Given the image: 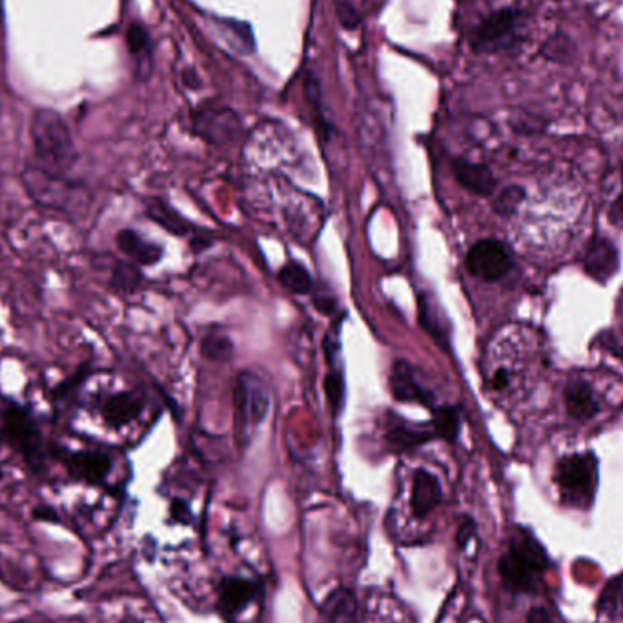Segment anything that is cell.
<instances>
[{"label": "cell", "instance_id": "cell-1", "mask_svg": "<svg viewBox=\"0 0 623 623\" xmlns=\"http://www.w3.org/2000/svg\"><path fill=\"white\" fill-rule=\"evenodd\" d=\"M30 132L37 164L53 174L70 175L79 154L61 115L48 108L37 110L31 119Z\"/></svg>", "mask_w": 623, "mask_h": 623}, {"label": "cell", "instance_id": "cell-2", "mask_svg": "<svg viewBox=\"0 0 623 623\" xmlns=\"http://www.w3.org/2000/svg\"><path fill=\"white\" fill-rule=\"evenodd\" d=\"M22 184L31 201L53 212L79 217L86 212L90 194L84 184L68 175L53 174L39 164H28L22 172Z\"/></svg>", "mask_w": 623, "mask_h": 623}, {"label": "cell", "instance_id": "cell-3", "mask_svg": "<svg viewBox=\"0 0 623 623\" xmlns=\"http://www.w3.org/2000/svg\"><path fill=\"white\" fill-rule=\"evenodd\" d=\"M0 443L19 454L33 472L46 467L48 450L41 427L31 410L17 401H8L0 409Z\"/></svg>", "mask_w": 623, "mask_h": 623}, {"label": "cell", "instance_id": "cell-4", "mask_svg": "<svg viewBox=\"0 0 623 623\" xmlns=\"http://www.w3.org/2000/svg\"><path fill=\"white\" fill-rule=\"evenodd\" d=\"M529 35L525 11L503 8L494 11L474 31L470 48L481 55H505L520 50Z\"/></svg>", "mask_w": 623, "mask_h": 623}, {"label": "cell", "instance_id": "cell-5", "mask_svg": "<svg viewBox=\"0 0 623 623\" xmlns=\"http://www.w3.org/2000/svg\"><path fill=\"white\" fill-rule=\"evenodd\" d=\"M545 558L540 545L527 532L512 536L509 549L501 556L500 574L512 591H529L543 571Z\"/></svg>", "mask_w": 623, "mask_h": 623}, {"label": "cell", "instance_id": "cell-6", "mask_svg": "<svg viewBox=\"0 0 623 623\" xmlns=\"http://www.w3.org/2000/svg\"><path fill=\"white\" fill-rule=\"evenodd\" d=\"M596 458L593 454H572L560 460L556 467V483L565 503L574 507H589L596 491Z\"/></svg>", "mask_w": 623, "mask_h": 623}, {"label": "cell", "instance_id": "cell-7", "mask_svg": "<svg viewBox=\"0 0 623 623\" xmlns=\"http://www.w3.org/2000/svg\"><path fill=\"white\" fill-rule=\"evenodd\" d=\"M234 396L239 430L243 436H248L246 432L256 429L257 425H261L265 421L268 409H270L268 385L257 376L256 372L243 370L237 376Z\"/></svg>", "mask_w": 623, "mask_h": 623}, {"label": "cell", "instance_id": "cell-8", "mask_svg": "<svg viewBox=\"0 0 623 623\" xmlns=\"http://www.w3.org/2000/svg\"><path fill=\"white\" fill-rule=\"evenodd\" d=\"M194 132L212 146L232 143L241 133L239 115L223 104L206 103L194 112Z\"/></svg>", "mask_w": 623, "mask_h": 623}, {"label": "cell", "instance_id": "cell-9", "mask_svg": "<svg viewBox=\"0 0 623 623\" xmlns=\"http://www.w3.org/2000/svg\"><path fill=\"white\" fill-rule=\"evenodd\" d=\"M465 265L472 276L480 277L487 283L500 281L512 270L511 252L498 239H481L470 246Z\"/></svg>", "mask_w": 623, "mask_h": 623}, {"label": "cell", "instance_id": "cell-10", "mask_svg": "<svg viewBox=\"0 0 623 623\" xmlns=\"http://www.w3.org/2000/svg\"><path fill=\"white\" fill-rule=\"evenodd\" d=\"M57 458L64 463L73 480L88 485H103L112 472V456L103 450L57 449Z\"/></svg>", "mask_w": 623, "mask_h": 623}, {"label": "cell", "instance_id": "cell-11", "mask_svg": "<svg viewBox=\"0 0 623 623\" xmlns=\"http://www.w3.org/2000/svg\"><path fill=\"white\" fill-rule=\"evenodd\" d=\"M263 594V583L243 576H226L217 585V607L221 614L234 620L250 603Z\"/></svg>", "mask_w": 623, "mask_h": 623}, {"label": "cell", "instance_id": "cell-12", "mask_svg": "<svg viewBox=\"0 0 623 623\" xmlns=\"http://www.w3.org/2000/svg\"><path fill=\"white\" fill-rule=\"evenodd\" d=\"M443 501L441 483L436 474L430 470L418 469L412 478V492H410V511L416 520H425L429 514L436 511Z\"/></svg>", "mask_w": 623, "mask_h": 623}, {"label": "cell", "instance_id": "cell-13", "mask_svg": "<svg viewBox=\"0 0 623 623\" xmlns=\"http://www.w3.org/2000/svg\"><path fill=\"white\" fill-rule=\"evenodd\" d=\"M620 256L616 246L605 237H593L583 254V268L598 283H607L618 272Z\"/></svg>", "mask_w": 623, "mask_h": 623}, {"label": "cell", "instance_id": "cell-14", "mask_svg": "<svg viewBox=\"0 0 623 623\" xmlns=\"http://www.w3.org/2000/svg\"><path fill=\"white\" fill-rule=\"evenodd\" d=\"M390 392H392V396L396 398V401H401V403H418V405H423V407H430L432 399H434L429 390L423 389L419 385L414 367L407 361H403V359L394 361V365H392Z\"/></svg>", "mask_w": 623, "mask_h": 623}, {"label": "cell", "instance_id": "cell-15", "mask_svg": "<svg viewBox=\"0 0 623 623\" xmlns=\"http://www.w3.org/2000/svg\"><path fill=\"white\" fill-rule=\"evenodd\" d=\"M452 174L456 181L470 194L478 197H491L496 192V177L489 166L480 163H472L463 157H456L450 161Z\"/></svg>", "mask_w": 623, "mask_h": 623}, {"label": "cell", "instance_id": "cell-16", "mask_svg": "<svg viewBox=\"0 0 623 623\" xmlns=\"http://www.w3.org/2000/svg\"><path fill=\"white\" fill-rule=\"evenodd\" d=\"M143 409V396H139L137 392L123 390V392H115L110 398L104 399L101 416H103L104 423L108 427L123 429L126 425H130L133 419L139 418Z\"/></svg>", "mask_w": 623, "mask_h": 623}, {"label": "cell", "instance_id": "cell-17", "mask_svg": "<svg viewBox=\"0 0 623 623\" xmlns=\"http://www.w3.org/2000/svg\"><path fill=\"white\" fill-rule=\"evenodd\" d=\"M115 243L124 256L139 266L157 265L164 256L163 246L146 241L143 235L132 228L119 230L115 235Z\"/></svg>", "mask_w": 623, "mask_h": 623}, {"label": "cell", "instance_id": "cell-18", "mask_svg": "<svg viewBox=\"0 0 623 623\" xmlns=\"http://www.w3.org/2000/svg\"><path fill=\"white\" fill-rule=\"evenodd\" d=\"M144 214H146L148 219H152L154 223L164 228L166 232H170V234L188 235L194 230L192 223H188L183 215L175 210L174 206L166 203L164 199H159V197L146 199Z\"/></svg>", "mask_w": 623, "mask_h": 623}, {"label": "cell", "instance_id": "cell-19", "mask_svg": "<svg viewBox=\"0 0 623 623\" xmlns=\"http://www.w3.org/2000/svg\"><path fill=\"white\" fill-rule=\"evenodd\" d=\"M325 623H358V602L347 587H339L327 596L321 607Z\"/></svg>", "mask_w": 623, "mask_h": 623}, {"label": "cell", "instance_id": "cell-20", "mask_svg": "<svg viewBox=\"0 0 623 623\" xmlns=\"http://www.w3.org/2000/svg\"><path fill=\"white\" fill-rule=\"evenodd\" d=\"M389 429L387 441H389L390 447L398 450V452H409V450L427 445L429 441L438 440L430 425L429 427H423V429H416V427H410L407 423L398 421Z\"/></svg>", "mask_w": 623, "mask_h": 623}, {"label": "cell", "instance_id": "cell-21", "mask_svg": "<svg viewBox=\"0 0 623 623\" xmlns=\"http://www.w3.org/2000/svg\"><path fill=\"white\" fill-rule=\"evenodd\" d=\"M565 407L572 418L580 419V421L594 418L598 412V403L594 399L593 390L583 381H574L571 385H567Z\"/></svg>", "mask_w": 623, "mask_h": 623}, {"label": "cell", "instance_id": "cell-22", "mask_svg": "<svg viewBox=\"0 0 623 623\" xmlns=\"http://www.w3.org/2000/svg\"><path fill=\"white\" fill-rule=\"evenodd\" d=\"M598 623H623V574L603 591L598 603Z\"/></svg>", "mask_w": 623, "mask_h": 623}, {"label": "cell", "instance_id": "cell-23", "mask_svg": "<svg viewBox=\"0 0 623 623\" xmlns=\"http://www.w3.org/2000/svg\"><path fill=\"white\" fill-rule=\"evenodd\" d=\"M143 268L133 261H115L110 276V286L119 294H133L143 285Z\"/></svg>", "mask_w": 623, "mask_h": 623}, {"label": "cell", "instance_id": "cell-24", "mask_svg": "<svg viewBox=\"0 0 623 623\" xmlns=\"http://www.w3.org/2000/svg\"><path fill=\"white\" fill-rule=\"evenodd\" d=\"M430 427L434 430L438 440L454 443L460 436L461 429V409L458 405H445L434 409Z\"/></svg>", "mask_w": 623, "mask_h": 623}, {"label": "cell", "instance_id": "cell-25", "mask_svg": "<svg viewBox=\"0 0 623 623\" xmlns=\"http://www.w3.org/2000/svg\"><path fill=\"white\" fill-rule=\"evenodd\" d=\"M277 279H279L281 286H285L288 292H292L296 296H308L312 292V286H314V279L310 276V272L299 263H286L279 270Z\"/></svg>", "mask_w": 623, "mask_h": 623}, {"label": "cell", "instance_id": "cell-26", "mask_svg": "<svg viewBox=\"0 0 623 623\" xmlns=\"http://www.w3.org/2000/svg\"><path fill=\"white\" fill-rule=\"evenodd\" d=\"M436 312H438V310H436V303H434L429 296L419 297V321H421V325L429 332L432 338L436 339V343H438L441 348L447 347L449 336H447V332H445V327L438 321Z\"/></svg>", "mask_w": 623, "mask_h": 623}, {"label": "cell", "instance_id": "cell-27", "mask_svg": "<svg viewBox=\"0 0 623 623\" xmlns=\"http://www.w3.org/2000/svg\"><path fill=\"white\" fill-rule=\"evenodd\" d=\"M201 352L206 359L215 361V363H223V361H228L234 356V343L223 332L214 330L203 339Z\"/></svg>", "mask_w": 623, "mask_h": 623}, {"label": "cell", "instance_id": "cell-28", "mask_svg": "<svg viewBox=\"0 0 623 623\" xmlns=\"http://www.w3.org/2000/svg\"><path fill=\"white\" fill-rule=\"evenodd\" d=\"M325 394H327L328 405L334 412V416H339V412L345 407V396H347L343 372H339L336 368L328 372L325 378Z\"/></svg>", "mask_w": 623, "mask_h": 623}, {"label": "cell", "instance_id": "cell-29", "mask_svg": "<svg viewBox=\"0 0 623 623\" xmlns=\"http://www.w3.org/2000/svg\"><path fill=\"white\" fill-rule=\"evenodd\" d=\"M128 50L137 61H150L152 57V39L141 24H132L126 31Z\"/></svg>", "mask_w": 623, "mask_h": 623}, {"label": "cell", "instance_id": "cell-30", "mask_svg": "<svg viewBox=\"0 0 623 623\" xmlns=\"http://www.w3.org/2000/svg\"><path fill=\"white\" fill-rule=\"evenodd\" d=\"M221 24H223V31L234 33V44L237 52L250 53L256 50V39H254V33L248 24L237 21H221Z\"/></svg>", "mask_w": 623, "mask_h": 623}, {"label": "cell", "instance_id": "cell-31", "mask_svg": "<svg viewBox=\"0 0 623 623\" xmlns=\"http://www.w3.org/2000/svg\"><path fill=\"white\" fill-rule=\"evenodd\" d=\"M523 199H525V192L521 190L520 186H509L500 195H496L492 208H494L496 214L509 217V215L514 214L518 210V206L523 203Z\"/></svg>", "mask_w": 623, "mask_h": 623}, {"label": "cell", "instance_id": "cell-32", "mask_svg": "<svg viewBox=\"0 0 623 623\" xmlns=\"http://www.w3.org/2000/svg\"><path fill=\"white\" fill-rule=\"evenodd\" d=\"M305 90H307L308 103L314 108L317 117V128L319 133L325 137H328V123L323 117V108H321V90H319V82L316 81L314 75H308L307 82H305Z\"/></svg>", "mask_w": 623, "mask_h": 623}, {"label": "cell", "instance_id": "cell-33", "mask_svg": "<svg viewBox=\"0 0 623 623\" xmlns=\"http://www.w3.org/2000/svg\"><path fill=\"white\" fill-rule=\"evenodd\" d=\"M88 376H90V368H79L73 376H70L68 379H64V381H61V383L55 387L53 396H55V399L70 398L73 392H77V390H79V387L82 385V381H84V379H88Z\"/></svg>", "mask_w": 623, "mask_h": 623}, {"label": "cell", "instance_id": "cell-34", "mask_svg": "<svg viewBox=\"0 0 623 623\" xmlns=\"http://www.w3.org/2000/svg\"><path fill=\"white\" fill-rule=\"evenodd\" d=\"M339 21L345 26V30H356L361 22V15H359L358 8L348 2V0H341L338 8Z\"/></svg>", "mask_w": 623, "mask_h": 623}, {"label": "cell", "instance_id": "cell-35", "mask_svg": "<svg viewBox=\"0 0 623 623\" xmlns=\"http://www.w3.org/2000/svg\"><path fill=\"white\" fill-rule=\"evenodd\" d=\"M474 534H476V523H474V520L463 518L460 527H458V532H456V543H458V547H460V549H465V547L469 545L470 540L474 538Z\"/></svg>", "mask_w": 623, "mask_h": 623}, {"label": "cell", "instance_id": "cell-36", "mask_svg": "<svg viewBox=\"0 0 623 623\" xmlns=\"http://www.w3.org/2000/svg\"><path fill=\"white\" fill-rule=\"evenodd\" d=\"M170 514H172V518H174L175 521L184 523V525L192 521V511H190L188 503L184 500L172 501V505H170Z\"/></svg>", "mask_w": 623, "mask_h": 623}, {"label": "cell", "instance_id": "cell-37", "mask_svg": "<svg viewBox=\"0 0 623 623\" xmlns=\"http://www.w3.org/2000/svg\"><path fill=\"white\" fill-rule=\"evenodd\" d=\"M314 307L323 314V316H332L338 310V299L334 296H316L314 297Z\"/></svg>", "mask_w": 623, "mask_h": 623}, {"label": "cell", "instance_id": "cell-38", "mask_svg": "<svg viewBox=\"0 0 623 623\" xmlns=\"http://www.w3.org/2000/svg\"><path fill=\"white\" fill-rule=\"evenodd\" d=\"M609 219L613 221L614 225L622 226L623 228V192L620 194V197L614 201L613 206H611Z\"/></svg>", "mask_w": 623, "mask_h": 623}, {"label": "cell", "instance_id": "cell-39", "mask_svg": "<svg viewBox=\"0 0 623 623\" xmlns=\"http://www.w3.org/2000/svg\"><path fill=\"white\" fill-rule=\"evenodd\" d=\"M33 516H35L37 520H48V521L59 520V516H57V512L53 511L52 507H37V509L33 511Z\"/></svg>", "mask_w": 623, "mask_h": 623}, {"label": "cell", "instance_id": "cell-40", "mask_svg": "<svg viewBox=\"0 0 623 623\" xmlns=\"http://www.w3.org/2000/svg\"><path fill=\"white\" fill-rule=\"evenodd\" d=\"M184 82L188 84V88H199V79H197V73L194 70H188L184 73Z\"/></svg>", "mask_w": 623, "mask_h": 623}, {"label": "cell", "instance_id": "cell-41", "mask_svg": "<svg viewBox=\"0 0 623 623\" xmlns=\"http://www.w3.org/2000/svg\"><path fill=\"white\" fill-rule=\"evenodd\" d=\"M203 237H195V241H192V248L195 252H201L206 246H210V241H201Z\"/></svg>", "mask_w": 623, "mask_h": 623}, {"label": "cell", "instance_id": "cell-42", "mask_svg": "<svg viewBox=\"0 0 623 623\" xmlns=\"http://www.w3.org/2000/svg\"><path fill=\"white\" fill-rule=\"evenodd\" d=\"M2 478H4V470L0 467V480H2Z\"/></svg>", "mask_w": 623, "mask_h": 623}]
</instances>
